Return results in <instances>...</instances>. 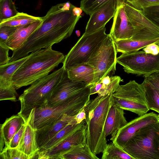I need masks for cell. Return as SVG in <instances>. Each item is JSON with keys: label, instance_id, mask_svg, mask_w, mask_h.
<instances>
[{"label": "cell", "instance_id": "36", "mask_svg": "<svg viewBox=\"0 0 159 159\" xmlns=\"http://www.w3.org/2000/svg\"><path fill=\"white\" fill-rule=\"evenodd\" d=\"M18 94L14 87L0 88V100H8L12 102L17 101Z\"/></svg>", "mask_w": 159, "mask_h": 159}, {"label": "cell", "instance_id": "15", "mask_svg": "<svg viewBox=\"0 0 159 159\" xmlns=\"http://www.w3.org/2000/svg\"><path fill=\"white\" fill-rule=\"evenodd\" d=\"M124 1L118 0L116 11L109 34L114 41L131 39L133 36V28L125 10Z\"/></svg>", "mask_w": 159, "mask_h": 159}, {"label": "cell", "instance_id": "3", "mask_svg": "<svg viewBox=\"0 0 159 159\" xmlns=\"http://www.w3.org/2000/svg\"><path fill=\"white\" fill-rule=\"evenodd\" d=\"M112 101L111 94L98 95L94 99L90 100L84 107L86 144L95 155L102 153L107 144L105 125Z\"/></svg>", "mask_w": 159, "mask_h": 159}, {"label": "cell", "instance_id": "9", "mask_svg": "<svg viewBox=\"0 0 159 159\" xmlns=\"http://www.w3.org/2000/svg\"><path fill=\"white\" fill-rule=\"evenodd\" d=\"M117 53L114 42L108 34L87 61L94 71V80L90 85L111 73H114L117 63Z\"/></svg>", "mask_w": 159, "mask_h": 159}, {"label": "cell", "instance_id": "33", "mask_svg": "<svg viewBox=\"0 0 159 159\" xmlns=\"http://www.w3.org/2000/svg\"><path fill=\"white\" fill-rule=\"evenodd\" d=\"M0 158L2 159H30L31 158L17 148H8L0 152Z\"/></svg>", "mask_w": 159, "mask_h": 159}, {"label": "cell", "instance_id": "22", "mask_svg": "<svg viewBox=\"0 0 159 159\" xmlns=\"http://www.w3.org/2000/svg\"><path fill=\"white\" fill-rule=\"evenodd\" d=\"M68 78L71 80L84 82L90 85L94 78L93 67L87 63L78 64L66 70Z\"/></svg>", "mask_w": 159, "mask_h": 159}, {"label": "cell", "instance_id": "26", "mask_svg": "<svg viewBox=\"0 0 159 159\" xmlns=\"http://www.w3.org/2000/svg\"><path fill=\"white\" fill-rule=\"evenodd\" d=\"M58 159H98L99 158L91 152L89 146L86 144L72 147L69 150L60 156Z\"/></svg>", "mask_w": 159, "mask_h": 159}, {"label": "cell", "instance_id": "4", "mask_svg": "<svg viewBox=\"0 0 159 159\" xmlns=\"http://www.w3.org/2000/svg\"><path fill=\"white\" fill-rule=\"evenodd\" d=\"M66 71L64 66L34 82L19 97L21 108L18 114L26 120L34 108L45 105Z\"/></svg>", "mask_w": 159, "mask_h": 159}, {"label": "cell", "instance_id": "42", "mask_svg": "<svg viewBox=\"0 0 159 159\" xmlns=\"http://www.w3.org/2000/svg\"><path fill=\"white\" fill-rule=\"evenodd\" d=\"M75 119L77 124L80 123L85 119L86 114L84 108L76 115Z\"/></svg>", "mask_w": 159, "mask_h": 159}, {"label": "cell", "instance_id": "2", "mask_svg": "<svg viewBox=\"0 0 159 159\" xmlns=\"http://www.w3.org/2000/svg\"><path fill=\"white\" fill-rule=\"evenodd\" d=\"M65 56L53 50L52 47L32 52L15 72L12 78V84L18 89L30 85L48 75L61 63Z\"/></svg>", "mask_w": 159, "mask_h": 159}, {"label": "cell", "instance_id": "35", "mask_svg": "<svg viewBox=\"0 0 159 159\" xmlns=\"http://www.w3.org/2000/svg\"><path fill=\"white\" fill-rule=\"evenodd\" d=\"M126 2L135 8L142 10L143 8L159 5V0H125Z\"/></svg>", "mask_w": 159, "mask_h": 159}, {"label": "cell", "instance_id": "25", "mask_svg": "<svg viewBox=\"0 0 159 159\" xmlns=\"http://www.w3.org/2000/svg\"><path fill=\"white\" fill-rule=\"evenodd\" d=\"M85 124L86 122L84 120L79 124H70L67 125L41 148L39 149L37 154L39 152L45 151L54 148L74 132L83 126Z\"/></svg>", "mask_w": 159, "mask_h": 159}, {"label": "cell", "instance_id": "44", "mask_svg": "<svg viewBox=\"0 0 159 159\" xmlns=\"http://www.w3.org/2000/svg\"><path fill=\"white\" fill-rule=\"evenodd\" d=\"M157 119L158 122H159V114L157 115Z\"/></svg>", "mask_w": 159, "mask_h": 159}, {"label": "cell", "instance_id": "6", "mask_svg": "<svg viewBox=\"0 0 159 159\" xmlns=\"http://www.w3.org/2000/svg\"><path fill=\"white\" fill-rule=\"evenodd\" d=\"M122 148L134 159H159V122L138 130Z\"/></svg>", "mask_w": 159, "mask_h": 159}, {"label": "cell", "instance_id": "27", "mask_svg": "<svg viewBox=\"0 0 159 159\" xmlns=\"http://www.w3.org/2000/svg\"><path fill=\"white\" fill-rule=\"evenodd\" d=\"M143 83L148 107L159 114V89L144 79Z\"/></svg>", "mask_w": 159, "mask_h": 159}, {"label": "cell", "instance_id": "1", "mask_svg": "<svg viewBox=\"0 0 159 159\" xmlns=\"http://www.w3.org/2000/svg\"><path fill=\"white\" fill-rule=\"evenodd\" d=\"M75 7L68 1L52 6L42 17L40 26L20 48L12 51L10 62L25 57L30 53L52 47L70 37L81 17L73 14Z\"/></svg>", "mask_w": 159, "mask_h": 159}, {"label": "cell", "instance_id": "16", "mask_svg": "<svg viewBox=\"0 0 159 159\" xmlns=\"http://www.w3.org/2000/svg\"><path fill=\"white\" fill-rule=\"evenodd\" d=\"M117 2L118 0H110L92 12L90 15L84 33L91 34L105 27L114 17Z\"/></svg>", "mask_w": 159, "mask_h": 159}, {"label": "cell", "instance_id": "19", "mask_svg": "<svg viewBox=\"0 0 159 159\" xmlns=\"http://www.w3.org/2000/svg\"><path fill=\"white\" fill-rule=\"evenodd\" d=\"M26 122L24 117L18 114L7 118L0 125V152L9 148L12 137Z\"/></svg>", "mask_w": 159, "mask_h": 159}, {"label": "cell", "instance_id": "17", "mask_svg": "<svg viewBox=\"0 0 159 159\" xmlns=\"http://www.w3.org/2000/svg\"><path fill=\"white\" fill-rule=\"evenodd\" d=\"M35 107L30 112L17 148L31 159L35 158L39 151L36 140V129L34 126Z\"/></svg>", "mask_w": 159, "mask_h": 159}, {"label": "cell", "instance_id": "14", "mask_svg": "<svg viewBox=\"0 0 159 159\" xmlns=\"http://www.w3.org/2000/svg\"><path fill=\"white\" fill-rule=\"evenodd\" d=\"M157 116L154 112H151L132 120L119 130L112 142L122 148L138 130L149 124L158 121Z\"/></svg>", "mask_w": 159, "mask_h": 159}, {"label": "cell", "instance_id": "30", "mask_svg": "<svg viewBox=\"0 0 159 159\" xmlns=\"http://www.w3.org/2000/svg\"><path fill=\"white\" fill-rule=\"evenodd\" d=\"M122 81L123 80L118 76L107 75L104 77L99 81L102 84V86L98 94L101 96L112 94Z\"/></svg>", "mask_w": 159, "mask_h": 159}, {"label": "cell", "instance_id": "34", "mask_svg": "<svg viewBox=\"0 0 159 159\" xmlns=\"http://www.w3.org/2000/svg\"><path fill=\"white\" fill-rule=\"evenodd\" d=\"M142 10L146 17L159 27V5L148 7Z\"/></svg>", "mask_w": 159, "mask_h": 159}, {"label": "cell", "instance_id": "8", "mask_svg": "<svg viewBox=\"0 0 159 159\" xmlns=\"http://www.w3.org/2000/svg\"><path fill=\"white\" fill-rule=\"evenodd\" d=\"M105 27L88 34H83L76 44L65 56L63 66L67 70L75 65L86 63L108 34Z\"/></svg>", "mask_w": 159, "mask_h": 159}, {"label": "cell", "instance_id": "37", "mask_svg": "<svg viewBox=\"0 0 159 159\" xmlns=\"http://www.w3.org/2000/svg\"><path fill=\"white\" fill-rule=\"evenodd\" d=\"M16 28L17 27L8 26H0V43H5Z\"/></svg>", "mask_w": 159, "mask_h": 159}, {"label": "cell", "instance_id": "29", "mask_svg": "<svg viewBox=\"0 0 159 159\" xmlns=\"http://www.w3.org/2000/svg\"><path fill=\"white\" fill-rule=\"evenodd\" d=\"M102 153V159H134L112 142L107 144Z\"/></svg>", "mask_w": 159, "mask_h": 159}, {"label": "cell", "instance_id": "23", "mask_svg": "<svg viewBox=\"0 0 159 159\" xmlns=\"http://www.w3.org/2000/svg\"><path fill=\"white\" fill-rule=\"evenodd\" d=\"M29 56V54L23 58L0 66V88L14 87L12 84V76Z\"/></svg>", "mask_w": 159, "mask_h": 159}, {"label": "cell", "instance_id": "12", "mask_svg": "<svg viewBox=\"0 0 159 159\" xmlns=\"http://www.w3.org/2000/svg\"><path fill=\"white\" fill-rule=\"evenodd\" d=\"M86 86L84 82L70 80L66 70L62 78L53 90L46 105L42 106L56 107L65 102Z\"/></svg>", "mask_w": 159, "mask_h": 159}, {"label": "cell", "instance_id": "31", "mask_svg": "<svg viewBox=\"0 0 159 159\" xmlns=\"http://www.w3.org/2000/svg\"><path fill=\"white\" fill-rule=\"evenodd\" d=\"M18 12L13 0H0V22L15 16Z\"/></svg>", "mask_w": 159, "mask_h": 159}, {"label": "cell", "instance_id": "20", "mask_svg": "<svg viewBox=\"0 0 159 159\" xmlns=\"http://www.w3.org/2000/svg\"><path fill=\"white\" fill-rule=\"evenodd\" d=\"M112 100L106 120L105 132L106 137L111 135L110 140L112 141L119 130L128 122L124 116V110L116 105Z\"/></svg>", "mask_w": 159, "mask_h": 159}, {"label": "cell", "instance_id": "21", "mask_svg": "<svg viewBox=\"0 0 159 159\" xmlns=\"http://www.w3.org/2000/svg\"><path fill=\"white\" fill-rule=\"evenodd\" d=\"M42 20L17 27L5 44L12 51L20 48L32 34L41 25Z\"/></svg>", "mask_w": 159, "mask_h": 159}, {"label": "cell", "instance_id": "11", "mask_svg": "<svg viewBox=\"0 0 159 159\" xmlns=\"http://www.w3.org/2000/svg\"><path fill=\"white\" fill-rule=\"evenodd\" d=\"M123 4L134 29L133 36L131 39H151L159 37V27L146 17L142 10L135 8L125 1Z\"/></svg>", "mask_w": 159, "mask_h": 159}, {"label": "cell", "instance_id": "40", "mask_svg": "<svg viewBox=\"0 0 159 159\" xmlns=\"http://www.w3.org/2000/svg\"><path fill=\"white\" fill-rule=\"evenodd\" d=\"M143 50L147 53L157 55L159 54V43H151L143 48Z\"/></svg>", "mask_w": 159, "mask_h": 159}, {"label": "cell", "instance_id": "7", "mask_svg": "<svg viewBox=\"0 0 159 159\" xmlns=\"http://www.w3.org/2000/svg\"><path fill=\"white\" fill-rule=\"evenodd\" d=\"M114 103L124 110L134 113L139 116L150 110L147 105L143 82L139 84L130 80L124 85H119L111 94Z\"/></svg>", "mask_w": 159, "mask_h": 159}, {"label": "cell", "instance_id": "41", "mask_svg": "<svg viewBox=\"0 0 159 159\" xmlns=\"http://www.w3.org/2000/svg\"><path fill=\"white\" fill-rule=\"evenodd\" d=\"M144 80L159 89V72L154 73L145 77Z\"/></svg>", "mask_w": 159, "mask_h": 159}, {"label": "cell", "instance_id": "43", "mask_svg": "<svg viewBox=\"0 0 159 159\" xmlns=\"http://www.w3.org/2000/svg\"><path fill=\"white\" fill-rule=\"evenodd\" d=\"M72 11L75 15L78 17H81V15L83 10L80 7H75Z\"/></svg>", "mask_w": 159, "mask_h": 159}, {"label": "cell", "instance_id": "28", "mask_svg": "<svg viewBox=\"0 0 159 159\" xmlns=\"http://www.w3.org/2000/svg\"><path fill=\"white\" fill-rule=\"evenodd\" d=\"M42 20V17L33 16L24 12H19L15 16L0 22V26L17 27Z\"/></svg>", "mask_w": 159, "mask_h": 159}, {"label": "cell", "instance_id": "10", "mask_svg": "<svg viewBox=\"0 0 159 159\" xmlns=\"http://www.w3.org/2000/svg\"><path fill=\"white\" fill-rule=\"evenodd\" d=\"M117 62L128 74L146 77L159 72V54L157 55L144 51L122 53L117 57Z\"/></svg>", "mask_w": 159, "mask_h": 159}, {"label": "cell", "instance_id": "18", "mask_svg": "<svg viewBox=\"0 0 159 159\" xmlns=\"http://www.w3.org/2000/svg\"><path fill=\"white\" fill-rule=\"evenodd\" d=\"M75 116L64 115L53 123L36 130V140L39 149L69 124H78Z\"/></svg>", "mask_w": 159, "mask_h": 159}, {"label": "cell", "instance_id": "39", "mask_svg": "<svg viewBox=\"0 0 159 159\" xmlns=\"http://www.w3.org/2000/svg\"><path fill=\"white\" fill-rule=\"evenodd\" d=\"M26 122L22 125L18 131L14 134L10 141L9 148H17L25 127Z\"/></svg>", "mask_w": 159, "mask_h": 159}, {"label": "cell", "instance_id": "5", "mask_svg": "<svg viewBox=\"0 0 159 159\" xmlns=\"http://www.w3.org/2000/svg\"><path fill=\"white\" fill-rule=\"evenodd\" d=\"M90 96V86L89 85L56 107H35L34 128L36 130L53 123L65 115L69 116H76L88 103Z\"/></svg>", "mask_w": 159, "mask_h": 159}, {"label": "cell", "instance_id": "13", "mask_svg": "<svg viewBox=\"0 0 159 159\" xmlns=\"http://www.w3.org/2000/svg\"><path fill=\"white\" fill-rule=\"evenodd\" d=\"M87 126L85 124L52 148L37 153L36 158L58 159L61 155L74 146L86 144Z\"/></svg>", "mask_w": 159, "mask_h": 159}, {"label": "cell", "instance_id": "38", "mask_svg": "<svg viewBox=\"0 0 159 159\" xmlns=\"http://www.w3.org/2000/svg\"><path fill=\"white\" fill-rule=\"evenodd\" d=\"M9 49L5 43H0V66L6 64L10 62L11 57H9Z\"/></svg>", "mask_w": 159, "mask_h": 159}, {"label": "cell", "instance_id": "24", "mask_svg": "<svg viewBox=\"0 0 159 159\" xmlns=\"http://www.w3.org/2000/svg\"><path fill=\"white\" fill-rule=\"evenodd\" d=\"M114 42L117 52L123 53L138 51L152 43H159V37L151 39H127Z\"/></svg>", "mask_w": 159, "mask_h": 159}, {"label": "cell", "instance_id": "32", "mask_svg": "<svg viewBox=\"0 0 159 159\" xmlns=\"http://www.w3.org/2000/svg\"><path fill=\"white\" fill-rule=\"evenodd\" d=\"M110 0H81L80 7L86 14L89 16Z\"/></svg>", "mask_w": 159, "mask_h": 159}]
</instances>
